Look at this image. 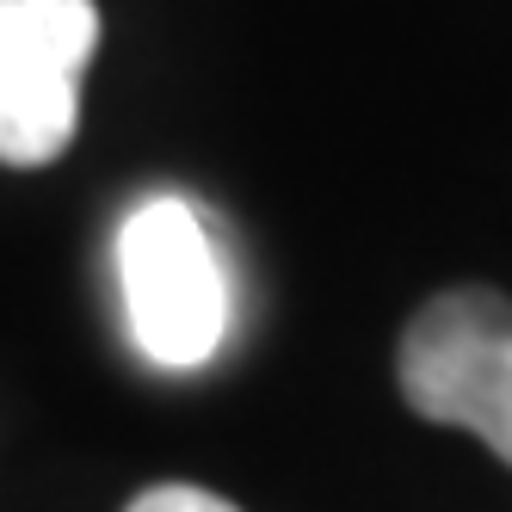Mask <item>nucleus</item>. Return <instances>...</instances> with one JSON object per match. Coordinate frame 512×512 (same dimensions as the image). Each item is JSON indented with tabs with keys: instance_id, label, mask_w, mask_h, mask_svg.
<instances>
[{
	"instance_id": "f257e3e1",
	"label": "nucleus",
	"mask_w": 512,
	"mask_h": 512,
	"mask_svg": "<svg viewBox=\"0 0 512 512\" xmlns=\"http://www.w3.org/2000/svg\"><path fill=\"white\" fill-rule=\"evenodd\" d=\"M130 340L167 371L204 364L229 334V278L204 216L186 198H149L118 229Z\"/></svg>"
},
{
	"instance_id": "f03ea898",
	"label": "nucleus",
	"mask_w": 512,
	"mask_h": 512,
	"mask_svg": "<svg viewBox=\"0 0 512 512\" xmlns=\"http://www.w3.org/2000/svg\"><path fill=\"white\" fill-rule=\"evenodd\" d=\"M395 383L432 426H463L512 469V297L445 290L432 297L395 352Z\"/></svg>"
},
{
	"instance_id": "7ed1b4c3",
	"label": "nucleus",
	"mask_w": 512,
	"mask_h": 512,
	"mask_svg": "<svg viewBox=\"0 0 512 512\" xmlns=\"http://www.w3.org/2000/svg\"><path fill=\"white\" fill-rule=\"evenodd\" d=\"M93 44V0H0V161L7 167H50L75 142Z\"/></svg>"
},
{
	"instance_id": "20e7f679",
	"label": "nucleus",
	"mask_w": 512,
	"mask_h": 512,
	"mask_svg": "<svg viewBox=\"0 0 512 512\" xmlns=\"http://www.w3.org/2000/svg\"><path fill=\"white\" fill-rule=\"evenodd\" d=\"M130 512H241L229 506L223 494H210V488H186V482H173V488H149V494H136Z\"/></svg>"
}]
</instances>
